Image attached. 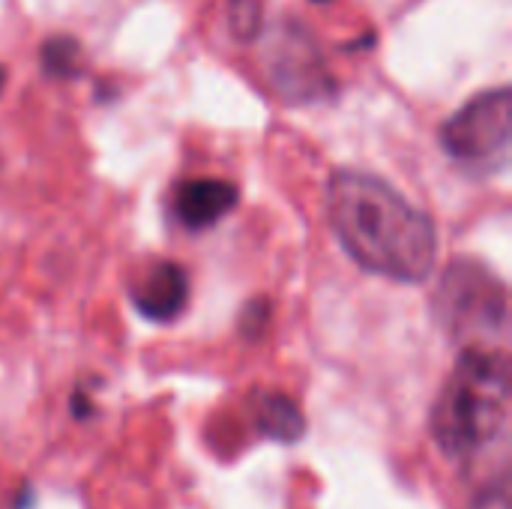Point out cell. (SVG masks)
Listing matches in <instances>:
<instances>
[{
	"mask_svg": "<svg viewBox=\"0 0 512 509\" xmlns=\"http://www.w3.org/2000/svg\"><path fill=\"white\" fill-rule=\"evenodd\" d=\"M327 222L348 258L399 285H420L438 264V228L384 177L336 168L324 195Z\"/></svg>",
	"mask_w": 512,
	"mask_h": 509,
	"instance_id": "6da1fadb",
	"label": "cell"
},
{
	"mask_svg": "<svg viewBox=\"0 0 512 509\" xmlns=\"http://www.w3.org/2000/svg\"><path fill=\"white\" fill-rule=\"evenodd\" d=\"M510 414V363L507 354L468 345L444 384L435 411L432 435L447 456L468 459L492 447Z\"/></svg>",
	"mask_w": 512,
	"mask_h": 509,
	"instance_id": "7a4b0ae2",
	"label": "cell"
},
{
	"mask_svg": "<svg viewBox=\"0 0 512 509\" xmlns=\"http://www.w3.org/2000/svg\"><path fill=\"white\" fill-rule=\"evenodd\" d=\"M435 321L453 339H483L507 330V288L480 258H453L432 297Z\"/></svg>",
	"mask_w": 512,
	"mask_h": 509,
	"instance_id": "3957f363",
	"label": "cell"
},
{
	"mask_svg": "<svg viewBox=\"0 0 512 509\" xmlns=\"http://www.w3.org/2000/svg\"><path fill=\"white\" fill-rule=\"evenodd\" d=\"M512 138V93L510 87H495L477 93L453 117L444 120L438 141L450 159L471 171L495 174L510 162Z\"/></svg>",
	"mask_w": 512,
	"mask_h": 509,
	"instance_id": "277c9868",
	"label": "cell"
},
{
	"mask_svg": "<svg viewBox=\"0 0 512 509\" xmlns=\"http://www.w3.org/2000/svg\"><path fill=\"white\" fill-rule=\"evenodd\" d=\"M264 66L276 93L291 105H309L336 93L318 39L303 21L282 18L264 42Z\"/></svg>",
	"mask_w": 512,
	"mask_h": 509,
	"instance_id": "5b68a950",
	"label": "cell"
},
{
	"mask_svg": "<svg viewBox=\"0 0 512 509\" xmlns=\"http://www.w3.org/2000/svg\"><path fill=\"white\" fill-rule=\"evenodd\" d=\"M132 306L141 318L153 324H168L183 315L189 303V273L183 264L159 261L153 264L129 291Z\"/></svg>",
	"mask_w": 512,
	"mask_h": 509,
	"instance_id": "8992f818",
	"label": "cell"
},
{
	"mask_svg": "<svg viewBox=\"0 0 512 509\" xmlns=\"http://www.w3.org/2000/svg\"><path fill=\"white\" fill-rule=\"evenodd\" d=\"M240 201V189L231 180L198 177L186 180L174 192V216L186 231H207L222 222Z\"/></svg>",
	"mask_w": 512,
	"mask_h": 509,
	"instance_id": "52a82bcc",
	"label": "cell"
},
{
	"mask_svg": "<svg viewBox=\"0 0 512 509\" xmlns=\"http://www.w3.org/2000/svg\"><path fill=\"white\" fill-rule=\"evenodd\" d=\"M255 420H258V429L279 444H294L306 432V420H303L300 405L285 393H264L258 399Z\"/></svg>",
	"mask_w": 512,
	"mask_h": 509,
	"instance_id": "ba28073f",
	"label": "cell"
},
{
	"mask_svg": "<svg viewBox=\"0 0 512 509\" xmlns=\"http://www.w3.org/2000/svg\"><path fill=\"white\" fill-rule=\"evenodd\" d=\"M78 60H81V45L78 39L57 33L45 39L42 45V69L51 78H75L78 75Z\"/></svg>",
	"mask_w": 512,
	"mask_h": 509,
	"instance_id": "9c48e42d",
	"label": "cell"
},
{
	"mask_svg": "<svg viewBox=\"0 0 512 509\" xmlns=\"http://www.w3.org/2000/svg\"><path fill=\"white\" fill-rule=\"evenodd\" d=\"M264 24V0H228V30L249 42L261 33Z\"/></svg>",
	"mask_w": 512,
	"mask_h": 509,
	"instance_id": "30bf717a",
	"label": "cell"
},
{
	"mask_svg": "<svg viewBox=\"0 0 512 509\" xmlns=\"http://www.w3.org/2000/svg\"><path fill=\"white\" fill-rule=\"evenodd\" d=\"M270 327V303L264 297H255L240 312V336L243 339H261Z\"/></svg>",
	"mask_w": 512,
	"mask_h": 509,
	"instance_id": "8fae6325",
	"label": "cell"
},
{
	"mask_svg": "<svg viewBox=\"0 0 512 509\" xmlns=\"http://www.w3.org/2000/svg\"><path fill=\"white\" fill-rule=\"evenodd\" d=\"M471 509H510V489H507V480L501 477L498 486H489Z\"/></svg>",
	"mask_w": 512,
	"mask_h": 509,
	"instance_id": "7c38bea8",
	"label": "cell"
},
{
	"mask_svg": "<svg viewBox=\"0 0 512 509\" xmlns=\"http://www.w3.org/2000/svg\"><path fill=\"white\" fill-rule=\"evenodd\" d=\"M72 411H75V417H90V414H93V408H90L87 396H81V393H75V396H72Z\"/></svg>",
	"mask_w": 512,
	"mask_h": 509,
	"instance_id": "4fadbf2b",
	"label": "cell"
},
{
	"mask_svg": "<svg viewBox=\"0 0 512 509\" xmlns=\"http://www.w3.org/2000/svg\"><path fill=\"white\" fill-rule=\"evenodd\" d=\"M3 87H6V69L0 66V93H3Z\"/></svg>",
	"mask_w": 512,
	"mask_h": 509,
	"instance_id": "5bb4252c",
	"label": "cell"
}]
</instances>
